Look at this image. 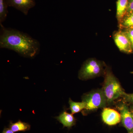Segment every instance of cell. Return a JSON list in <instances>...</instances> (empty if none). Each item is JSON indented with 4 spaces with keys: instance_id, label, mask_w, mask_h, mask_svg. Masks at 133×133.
<instances>
[{
    "instance_id": "6da1fadb",
    "label": "cell",
    "mask_w": 133,
    "mask_h": 133,
    "mask_svg": "<svg viewBox=\"0 0 133 133\" xmlns=\"http://www.w3.org/2000/svg\"><path fill=\"white\" fill-rule=\"evenodd\" d=\"M1 25L0 48L15 51L23 57L33 58L39 54V42L26 33Z\"/></svg>"
},
{
    "instance_id": "7a4b0ae2",
    "label": "cell",
    "mask_w": 133,
    "mask_h": 133,
    "mask_svg": "<svg viewBox=\"0 0 133 133\" xmlns=\"http://www.w3.org/2000/svg\"><path fill=\"white\" fill-rule=\"evenodd\" d=\"M102 89L106 98L107 105H111L114 101L120 97H122L125 92L117 78L111 69L107 67L104 76Z\"/></svg>"
},
{
    "instance_id": "3957f363",
    "label": "cell",
    "mask_w": 133,
    "mask_h": 133,
    "mask_svg": "<svg viewBox=\"0 0 133 133\" xmlns=\"http://www.w3.org/2000/svg\"><path fill=\"white\" fill-rule=\"evenodd\" d=\"M107 67L104 62L96 58H90L83 63L78 72V78L87 80L104 76Z\"/></svg>"
},
{
    "instance_id": "277c9868",
    "label": "cell",
    "mask_w": 133,
    "mask_h": 133,
    "mask_svg": "<svg viewBox=\"0 0 133 133\" xmlns=\"http://www.w3.org/2000/svg\"><path fill=\"white\" fill-rule=\"evenodd\" d=\"M82 100L85 105L84 112H87L104 108L107 105L106 98L102 88L93 90L85 94L82 96Z\"/></svg>"
},
{
    "instance_id": "5b68a950",
    "label": "cell",
    "mask_w": 133,
    "mask_h": 133,
    "mask_svg": "<svg viewBox=\"0 0 133 133\" xmlns=\"http://www.w3.org/2000/svg\"><path fill=\"white\" fill-rule=\"evenodd\" d=\"M116 108L121 115L122 125L128 133L133 130V107L122 101L118 103Z\"/></svg>"
},
{
    "instance_id": "8992f818",
    "label": "cell",
    "mask_w": 133,
    "mask_h": 133,
    "mask_svg": "<svg viewBox=\"0 0 133 133\" xmlns=\"http://www.w3.org/2000/svg\"><path fill=\"white\" fill-rule=\"evenodd\" d=\"M115 43L122 52L127 54L133 53V50L131 42L123 30H119L113 34Z\"/></svg>"
},
{
    "instance_id": "52a82bcc",
    "label": "cell",
    "mask_w": 133,
    "mask_h": 133,
    "mask_svg": "<svg viewBox=\"0 0 133 133\" xmlns=\"http://www.w3.org/2000/svg\"><path fill=\"white\" fill-rule=\"evenodd\" d=\"M101 117L102 121L108 125H115L121 122V115L120 113L109 108H103Z\"/></svg>"
},
{
    "instance_id": "ba28073f",
    "label": "cell",
    "mask_w": 133,
    "mask_h": 133,
    "mask_svg": "<svg viewBox=\"0 0 133 133\" xmlns=\"http://www.w3.org/2000/svg\"><path fill=\"white\" fill-rule=\"evenodd\" d=\"M9 7L14 8L27 15L30 10L36 5L35 0H6Z\"/></svg>"
},
{
    "instance_id": "9c48e42d",
    "label": "cell",
    "mask_w": 133,
    "mask_h": 133,
    "mask_svg": "<svg viewBox=\"0 0 133 133\" xmlns=\"http://www.w3.org/2000/svg\"><path fill=\"white\" fill-rule=\"evenodd\" d=\"M73 115L65 111L56 118L60 123L63 124V127L70 128L76 124V119Z\"/></svg>"
},
{
    "instance_id": "30bf717a",
    "label": "cell",
    "mask_w": 133,
    "mask_h": 133,
    "mask_svg": "<svg viewBox=\"0 0 133 133\" xmlns=\"http://www.w3.org/2000/svg\"><path fill=\"white\" fill-rule=\"evenodd\" d=\"M128 0H117L116 2V17L118 26L127 14Z\"/></svg>"
},
{
    "instance_id": "8fae6325",
    "label": "cell",
    "mask_w": 133,
    "mask_h": 133,
    "mask_svg": "<svg viewBox=\"0 0 133 133\" xmlns=\"http://www.w3.org/2000/svg\"><path fill=\"white\" fill-rule=\"evenodd\" d=\"M31 126L28 123L19 120L15 123H10L9 128L14 132L19 131H26L30 130Z\"/></svg>"
},
{
    "instance_id": "7c38bea8",
    "label": "cell",
    "mask_w": 133,
    "mask_h": 133,
    "mask_svg": "<svg viewBox=\"0 0 133 133\" xmlns=\"http://www.w3.org/2000/svg\"><path fill=\"white\" fill-rule=\"evenodd\" d=\"M118 27L119 30H121L133 28V12L126 15Z\"/></svg>"
},
{
    "instance_id": "4fadbf2b",
    "label": "cell",
    "mask_w": 133,
    "mask_h": 133,
    "mask_svg": "<svg viewBox=\"0 0 133 133\" xmlns=\"http://www.w3.org/2000/svg\"><path fill=\"white\" fill-rule=\"evenodd\" d=\"M69 103L72 114L78 113L85 109V104L83 101L81 102H74L70 98Z\"/></svg>"
},
{
    "instance_id": "5bb4252c",
    "label": "cell",
    "mask_w": 133,
    "mask_h": 133,
    "mask_svg": "<svg viewBox=\"0 0 133 133\" xmlns=\"http://www.w3.org/2000/svg\"><path fill=\"white\" fill-rule=\"evenodd\" d=\"M8 7L6 0H0V24H2L6 19Z\"/></svg>"
},
{
    "instance_id": "9a60e30c",
    "label": "cell",
    "mask_w": 133,
    "mask_h": 133,
    "mask_svg": "<svg viewBox=\"0 0 133 133\" xmlns=\"http://www.w3.org/2000/svg\"><path fill=\"white\" fill-rule=\"evenodd\" d=\"M122 30L125 32L128 37L129 41L131 42L133 50V28L125 29Z\"/></svg>"
},
{
    "instance_id": "2e32d148",
    "label": "cell",
    "mask_w": 133,
    "mask_h": 133,
    "mask_svg": "<svg viewBox=\"0 0 133 133\" xmlns=\"http://www.w3.org/2000/svg\"><path fill=\"white\" fill-rule=\"evenodd\" d=\"M123 101L129 103V104H133V93L125 94V95L122 97Z\"/></svg>"
},
{
    "instance_id": "e0dca14e",
    "label": "cell",
    "mask_w": 133,
    "mask_h": 133,
    "mask_svg": "<svg viewBox=\"0 0 133 133\" xmlns=\"http://www.w3.org/2000/svg\"><path fill=\"white\" fill-rule=\"evenodd\" d=\"M132 12H133V0H128L127 14Z\"/></svg>"
},
{
    "instance_id": "ac0fdd59",
    "label": "cell",
    "mask_w": 133,
    "mask_h": 133,
    "mask_svg": "<svg viewBox=\"0 0 133 133\" xmlns=\"http://www.w3.org/2000/svg\"><path fill=\"white\" fill-rule=\"evenodd\" d=\"M14 132L10 128H5L4 129L2 133H14Z\"/></svg>"
},
{
    "instance_id": "d6986e66",
    "label": "cell",
    "mask_w": 133,
    "mask_h": 133,
    "mask_svg": "<svg viewBox=\"0 0 133 133\" xmlns=\"http://www.w3.org/2000/svg\"><path fill=\"white\" fill-rule=\"evenodd\" d=\"M129 133H133V130H132V131H131V132Z\"/></svg>"
}]
</instances>
